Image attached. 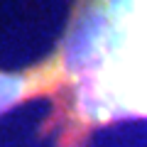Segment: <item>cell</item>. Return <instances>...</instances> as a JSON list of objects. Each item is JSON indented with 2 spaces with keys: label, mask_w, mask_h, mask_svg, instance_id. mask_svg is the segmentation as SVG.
Segmentation results:
<instances>
[{
  "label": "cell",
  "mask_w": 147,
  "mask_h": 147,
  "mask_svg": "<svg viewBox=\"0 0 147 147\" xmlns=\"http://www.w3.org/2000/svg\"><path fill=\"white\" fill-rule=\"evenodd\" d=\"M66 71L84 120L147 115V0H88L69 34Z\"/></svg>",
  "instance_id": "obj_1"
},
{
  "label": "cell",
  "mask_w": 147,
  "mask_h": 147,
  "mask_svg": "<svg viewBox=\"0 0 147 147\" xmlns=\"http://www.w3.org/2000/svg\"><path fill=\"white\" fill-rule=\"evenodd\" d=\"M25 81L15 79V76H0V110H5L12 105L22 93H25Z\"/></svg>",
  "instance_id": "obj_2"
}]
</instances>
